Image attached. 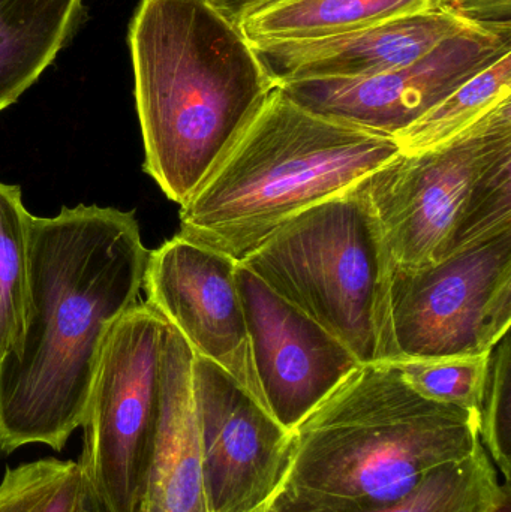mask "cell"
<instances>
[{
  "instance_id": "cell-22",
  "label": "cell",
  "mask_w": 511,
  "mask_h": 512,
  "mask_svg": "<svg viewBox=\"0 0 511 512\" xmlns=\"http://www.w3.org/2000/svg\"><path fill=\"white\" fill-rule=\"evenodd\" d=\"M479 438L492 463L510 484L511 478V343L501 337L489 357L488 378L479 408Z\"/></svg>"
},
{
  "instance_id": "cell-8",
  "label": "cell",
  "mask_w": 511,
  "mask_h": 512,
  "mask_svg": "<svg viewBox=\"0 0 511 512\" xmlns=\"http://www.w3.org/2000/svg\"><path fill=\"white\" fill-rule=\"evenodd\" d=\"M389 297L393 361L489 354L510 331L511 227L429 267L393 264Z\"/></svg>"
},
{
  "instance_id": "cell-11",
  "label": "cell",
  "mask_w": 511,
  "mask_h": 512,
  "mask_svg": "<svg viewBox=\"0 0 511 512\" xmlns=\"http://www.w3.org/2000/svg\"><path fill=\"white\" fill-rule=\"evenodd\" d=\"M192 388L200 426L207 512H251L284 477L291 432L230 373L194 354Z\"/></svg>"
},
{
  "instance_id": "cell-6",
  "label": "cell",
  "mask_w": 511,
  "mask_h": 512,
  "mask_svg": "<svg viewBox=\"0 0 511 512\" xmlns=\"http://www.w3.org/2000/svg\"><path fill=\"white\" fill-rule=\"evenodd\" d=\"M240 264L329 331L360 364L395 360L392 256L354 186L288 219Z\"/></svg>"
},
{
  "instance_id": "cell-2",
  "label": "cell",
  "mask_w": 511,
  "mask_h": 512,
  "mask_svg": "<svg viewBox=\"0 0 511 512\" xmlns=\"http://www.w3.org/2000/svg\"><path fill=\"white\" fill-rule=\"evenodd\" d=\"M128 45L144 173L183 206L278 83L240 27L209 0H140Z\"/></svg>"
},
{
  "instance_id": "cell-14",
  "label": "cell",
  "mask_w": 511,
  "mask_h": 512,
  "mask_svg": "<svg viewBox=\"0 0 511 512\" xmlns=\"http://www.w3.org/2000/svg\"><path fill=\"white\" fill-rule=\"evenodd\" d=\"M192 360L191 346L167 322L161 408L143 512H207Z\"/></svg>"
},
{
  "instance_id": "cell-1",
  "label": "cell",
  "mask_w": 511,
  "mask_h": 512,
  "mask_svg": "<svg viewBox=\"0 0 511 512\" xmlns=\"http://www.w3.org/2000/svg\"><path fill=\"white\" fill-rule=\"evenodd\" d=\"M149 255L135 212L80 204L32 216L26 324L0 360V454L60 453L83 427L105 340L137 303Z\"/></svg>"
},
{
  "instance_id": "cell-26",
  "label": "cell",
  "mask_w": 511,
  "mask_h": 512,
  "mask_svg": "<svg viewBox=\"0 0 511 512\" xmlns=\"http://www.w3.org/2000/svg\"><path fill=\"white\" fill-rule=\"evenodd\" d=\"M491 512H511V489L507 490L506 493H504L503 498H501V501L498 502L497 505H495L494 510Z\"/></svg>"
},
{
  "instance_id": "cell-16",
  "label": "cell",
  "mask_w": 511,
  "mask_h": 512,
  "mask_svg": "<svg viewBox=\"0 0 511 512\" xmlns=\"http://www.w3.org/2000/svg\"><path fill=\"white\" fill-rule=\"evenodd\" d=\"M441 6V0H269L239 27L252 47H263L347 35Z\"/></svg>"
},
{
  "instance_id": "cell-10",
  "label": "cell",
  "mask_w": 511,
  "mask_h": 512,
  "mask_svg": "<svg viewBox=\"0 0 511 512\" xmlns=\"http://www.w3.org/2000/svg\"><path fill=\"white\" fill-rule=\"evenodd\" d=\"M237 264L177 234L150 251L143 289L147 303L182 334L194 354L230 373L270 414L255 372Z\"/></svg>"
},
{
  "instance_id": "cell-19",
  "label": "cell",
  "mask_w": 511,
  "mask_h": 512,
  "mask_svg": "<svg viewBox=\"0 0 511 512\" xmlns=\"http://www.w3.org/2000/svg\"><path fill=\"white\" fill-rule=\"evenodd\" d=\"M30 219L20 186L0 182V360L20 348L26 324Z\"/></svg>"
},
{
  "instance_id": "cell-4",
  "label": "cell",
  "mask_w": 511,
  "mask_h": 512,
  "mask_svg": "<svg viewBox=\"0 0 511 512\" xmlns=\"http://www.w3.org/2000/svg\"><path fill=\"white\" fill-rule=\"evenodd\" d=\"M401 153L395 138L273 90L221 164L180 206L179 236L242 262L282 224Z\"/></svg>"
},
{
  "instance_id": "cell-25",
  "label": "cell",
  "mask_w": 511,
  "mask_h": 512,
  "mask_svg": "<svg viewBox=\"0 0 511 512\" xmlns=\"http://www.w3.org/2000/svg\"><path fill=\"white\" fill-rule=\"evenodd\" d=\"M74 512H110L107 510V507H105L104 502L101 501V498L96 495L95 490L90 486L84 474Z\"/></svg>"
},
{
  "instance_id": "cell-27",
  "label": "cell",
  "mask_w": 511,
  "mask_h": 512,
  "mask_svg": "<svg viewBox=\"0 0 511 512\" xmlns=\"http://www.w3.org/2000/svg\"><path fill=\"white\" fill-rule=\"evenodd\" d=\"M251 512H276L273 510V508H270L269 505L264 502V504H261L260 507L255 508V510H252Z\"/></svg>"
},
{
  "instance_id": "cell-12",
  "label": "cell",
  "mask_w": 511,
  "mask_h": 512,
  "mask_svg": "<svg viewBox=\"0 0 511 512\" xmlns=\"http://www.w3.org/2000/svg\"><path fill=\"white\" fill-rule=\"evenodd\" d=\"M236 280L264 400L272 417L291 432L362 364L240 262Z\"/></svg>"
},
{
  "instance_id": "cell-24",
  "label": "cell",
  "mask_w": 511,
  "mask_h": 512,
  "mask_svg": "<svg viewBox=\"0 0 511 512\" xmlns=\"http://www.w3.org/2000/svg\"><path fill=\"white\" fill-rule=\"evenodd\" d=\"M219 12L225 15L228 20L239 26L240 20L249 12L254 11L258 6L269 0H209Z\"/></svg>"
},
{
  "instance_id": "cell-21",
  "label": "cell",
  "mask_w": 511,
  "mask_h": 512,
  "mask_svg": "<svg viewBox=\"0 0 511 512\" xmlns=\"http://www.w3.org/2000/svg\"><path fill=\"white\" fill-rule=\"evenodd\" d=\"M489 357L491 352L476 357L399 360L389 364L425 399L479 414Z\"/></svg>"
},
{
  "instance_id": "cell-7",
  "label": "cell",
  "mask_w": 511,
  "mask_h": 512,
  "mask_svg": "<svg viewBox=\"0 0 511 512\" xmlns=\"http://www.w3.org/2000/svg\"><path fill=\"white\" fill-rule=\"evenodd\" d=\"M167 321L149 303L111 328L84 421L81 471L110 512H143L161 408Z\"/></svg>"
},
{
  "instance_id": "cell-15",
  "label": "cell",
  "mask_w": 511,
  "mask_h": 512,
  "mask_svg": "<svg viewBox=\"0 0 511 512\" xmlns=\"http://www.w3.org/2000/svg\"><path fill=\"white\" fill-rule=\"evenodd\" d=\"M84 0H0V113L24 95L74 36Z\"/></svg>"
},
{
  "instance_id": "cell-23",
  "label": "cell",
  "mask_w": 511,
  "mask_h": 512,
  "mask_svg": "<svg viewBox=\"0 0 511 512\" xmlns=\"http://www.w3.org/2000/svg\"><path fill=\"white\" fill-rule=\"evenodd\" d=\"M441 5L468 23H511V0H441Z\"/></svg>"
},
{
  "instance_id": "cell-9",
  "label": "cell",
  "mask_w": 511,
  "mask_h": 512,
  "mask_svg": "<svg viewBox=\"0 0 511 512\" xmlns=\"http://www.w3.org/2000/svg\"><path fill=\"white\" fill-rule=\"evenodd\" d=\"M511 53V23L473 24L410 65L360 80L279 84L293 101L395 138L462 84Z\"/></svg>"
},
{
  "instance_id": "cell-20",
  "label": "cell",
  "mask_w": 511,
  "mask_h": 512,
  "mask_svg": "<svg viewBox=\"0 0 511 512\" xmlns=\"http://www.w3.org/2000/svg\"><path fill=\"white\" fill-rule=\"evenodd\" d=\"M83 471L54 457L8 466L0 481V512H74Z\"/></svg>"
},
{
  "instance_id": "cell-3",
  "label": "cell",
  "mask_w": 511,
  "mask_h": 512,
  "mask_svg": "<svg viewBox=\"0 0 511 512\" xmlns=\"http://www.w3.org/2000/svg\"><path fill=\"white\" fill-rule=\"evenodd\" d=\"M480 445L479 414L417 394L389 363L362 364L293 430L276 512H375Z\"/></svg>"
},
{
  "instance_id": "cell-17",
  "label": "cell",
  "mask_w": 511,
  "mask_h": 512,
  "mask_svg": "<svg viewBox=\"0 0 511 512\" xmlns=\"http://www.w3.org/2000/svg\"><path fill=\"white\" fill-rule=\"evenodd\" d=\"M509 489V483L498 481L480 444L470 456L434 469L407 495L375 512H491Z\"/></svg>"
},
{
  "instance_id": "cell-13",
  "label": "cell",
  "mask_w": 511,
  "mask_h": 512,
  "mask_svg": "<svg viewBox=\"0 0 511 512\" xmlns=\"http://www.w3.org/2000/svg\"><path fill=\"white\" fill-rule=\"evenodd\" d=\"M473 24L441 6L347 35L254 48L278 86L297 81L360 80L410 65Z\"/></svg>"
},
{
  "instance_id": "cell-5",
  "label": "cell",
  "mask_w": 511,
  "mask_h": 512,
  "mask_svg": "<svg viewBox=\"0 0 511 512\" xmlns=\"http://www.w3.org/2000/svg\"><path fill=\"white\" fill-rule=\"evenodd\" d=\"M354 188L393 264L408 270L511 227V98L446 143L399 153Z\"/></svg>"
},
{
  "instance_id": "cell-18",
  "label": "cell",
  "mask_w": 511,
  "mask_h": 512,
  "mask_svg": "<svg viewBox=\"0 0 511 512\" xmlns=\"http://www.w3.org/2000/svg\"><path fill=\"white\" fill-rule=\"evenodd\" d=\"M507 98H511V53L462 84L396 135V143L401 153H416L446 143Z\"/></svg>"
}]
</instances>
